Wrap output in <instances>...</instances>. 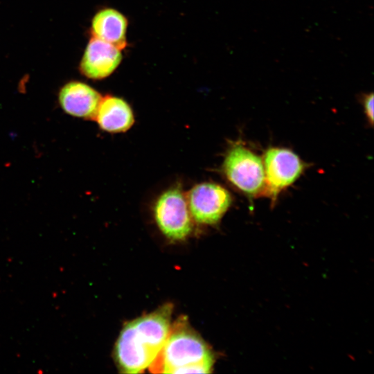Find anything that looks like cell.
<instances>
[{
  "instance_id": "6da1fadb",
  "label": "cell",
  "mask_w": 374,
  "mask_h": 374,
  "mask_svg": "<svg viewBox=\"0 0 374 374\" xmlns=\"http://www.w3.org/2000/svg\"><path fill=\"white\" fill-rule=\"evenodd\" d=\"M213 363V355L202 339L179 323L171 327L161 351L149 368L154 373H208Z\"/></svg>"
},
{
  "instance_id": "7a4b0ae2",
  "label": "cell",
  "mask_w": 374,
  "mask_h": 374,
  "mask_svg": "<svg viewBox=\"0 0 374 374\" xmlns=\"http://www.w3.org/2000/svg\"><path fill=\"white\" fill-rule=\"evenodd\" d=\"M226 180L248 197L264 192L265 172L262 160L240 143H235L226 151L222 163Z\"/></svg>"
},
{
  "instance_id": "3957f363",
  "label": "cell",
  "mask_w": 374,
  "mask_h": 374,
  "mask_svg": "<svg viewBox=\"0 0 374 374\" xmlns=\"http://www.w3.org/2000/svg\"><path fill=\"white\" fill-rule=\"evenodd\" d=\"M153 213L159 229L170 239L183 240L192 231L186 196L179 186L170 187L159 195Z\"/></svg>"
},
{
  "instance_id": "277c9868",
  "label": "cell",
  "mask_w": 374,
  "mask_h": 374,
  "mask_svg": "<svg viewBox=\"0 0 374 374\" xmlns=\"http://www.w3.org/2000/svg\"><path fill=\"white\" fill-rule=\"evenodd\" d=\"M265 190L275 201L283 190L293 184L305 168V163L293 151L283 148H269L263 156Z\"/></svg>"
},
{
  "instance_id": "5b68a950",
  "label": "cell",
  "mask_w": 374,
  "mask_h": 374,
  "mask_svg": "<svg viewBox=\"0 0 374 374\" xmlns=\"http://www.w3.org/2000/svg\"><path fill=\"white\" fill-rule=\"evenodd\" d=\"M186 196L192 218L203 224H217L232 203L228 190L214 182L196 184Z\"/></svg>"
},
{
  "instance_id": "8992f818",
  "label": "cell",
  "mask_w": 374,
  "mask_h": 374,
  "mask_svg": "<svg viewBox=\"0 0 374 374\" xmlns=\"http://www.w3.org/2000/svg\"><path fill=\"white\" fill-rule=\"evenodd\" d=\"M114 352L121 371L128 374L143 372L157 357L137 332L132 321L127 323L120 332Z\"/></svg>"
},
{
  "instance_id": "52a82bcc",
  "label": "cell",
  "mask_w": 374,
  "mask_h": 374,
  "mask_svg": "<svg viewBox=\"0 0 374 374\" xmlns=\"http://www.w3.org/2000/svg\"><path fill=\"white\" fill-rule=\"evenodd\" d=\"M121 50L93 37L80 62V71L86 77L101 80L110 75L122 60Z\"/></svg>"
},
{
  "instance_id": "ba28073f",
  "label": "cell",
  "mask_w": 374,
  "mask_h": 374,
  "mask_svg": "<svg viewBox=\"0 0 374 374\" xmlns=\"http://www.w3.org/2000/svg\"><path fill=\"white\" fill-rule=\"evenodd\" d=\"M100 94L84 82L72 81L60 91L59 103L64 112L74 117L94 119Z\"/></svg>"
},
{
  "instance_id": "9c48e42d",
  "label": "cell",
  "mask_w": 374,
  "mask_h": 374,
  "mask_svg": "<svg viewBox=\"0 0 374 374\" xmlns=\"http://www.w3.org/2000/svg\"><path fill=\"white\" fill-rule=\"evenodd\" d=\"M94 119L99 127L109 133H121L134 123V112L122 98L107 95L101 98Z\"/></svg>"
},
{
  "instance_id": "30bf717a",
  "label": "cell",
  "mask_w": 374,
  "mask_h": 374,
  "mask_svg": "<svg viewBox=\"0 0 374 374\" xmlns=\"http://www.w3.org/2000/svg\"><path fill=\"white\" fill-rule=\"evenodd\" d=\"M127 18L121 12L113 8H105L93 17L91 33L94 37L122 50L127 45Z\"/></svg>"
},
{
  "instance_id": "8fae6325",
  "label": "cell",
  "mask_w": 374,
  "mask_h": 374,
  "mask_svg": "<svg viewBox=\"0 0 374 374\" xmlns=\"http://www.w3.org/2000/svg\"><path fill=\"white\" fill-rule=\"evenodd\" d=\"M363 106L364 112L371 125L373 123V94L370 93L364 96Z\"/></svg>"
}]
</instances>
